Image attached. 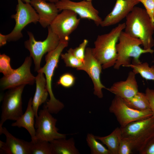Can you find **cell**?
Segmentation results:
<instances>
[{
    "label": "cell",
    "mask_w": 154,
    "mask_h": 154,
    "mask_svg": "<svg viewBox=\"0 0 154 154\" xmlns=\"http://www.w3.org/2000/svg\"><path fill=\"white\" fill-rule=\"evenodd\" d=\"M88 42V40L84 39L78 47L72 49L74 55L83 62L84 60L86 47Z\"/></svg>",
    "instance_id": "f546056e"
},
{
    "label": "cell",
    "mask_w": 154,
    "mask_h": 154,
    "mask_svg": "<svg viewBox=\"0 0 154 154\" xmlns=\"http://www.w3.org/2000/svg\"><path fill=\"white\" fill-rule=\"evenodd\" d=\"M46 1H48L50 2L54 3H56L57 2L60 0H45Z\"/></svg>",
    "instance_id": "d590c367"
},
{
    "label": "cell",
    "mask_w": 154,
    "mask_h": 154,
    "mask_svg": "<svg viewBox=\"0 0 154 154\" xmlns=\"http://www.w3.org/2000/svg\"><path fill=\"white\" fill-rule=\"evenodd\" d=\"M32 58L27 57L22 64L11 74L4 76L0 79V87L4 90L15 88L23 85L33 84L35 82V77L31 72L32 63Z\"/></svg>",
    "instance_id": "8fae6325"
},
{
    "label": "cell",
    "mask_w": 154,
    "mask_h": 154,
    "mask_svg": "<svg viewBox=\"0 0 154 154\" xmlns=\"http://www.w3.org/2000/svg\"><path fill=\"white\" fill-rule=\"evenodd\" d=\"M102 68L101 64L94 56L92 48H86L83 65L79 70L84 71L89 75L93 84L94 94L100 98L103 96L102 89L107 88L100 80Z\"/></svg>",
    "instance_id": "5bb4252c"
},
{
    "label": "cell",
    "mask_w": 154,
    "mask_h": 154,
    "mask_svg": "<svg viewBox=\"0 0 154 154\" xmlns=\"http://www.w3.org/2000/svg\"><path fill=\"white\" fill-rule=\"evenodd\" d=\"M30 154H52L50 142L40 139L30 142Z\"/></svg>",
    "instance_id": "d4e9b609"
},
{
    "label": "cell",
    "mask_w": 154,
    "mask_h": 154,
    "mask_svg": "<svg viewBox=\"0 0 154 154\" xmlns=\"http://www.w3.org/2000/svg\"><path fill=\"white\" fill-rule=\"evenodd\" d=\"M139 153L140 154H154V135Z\"/></svg>",
    "instance_id": "d6a6232c"
},
{
    "label": "cell",
    "mask_w": 154,
    "mask_h": 154,
    "mask_svg": "<svg viewBox=\"0 0 154 154\" xmlns=\"http://www.w3.org/2000/svg\"><path fill=\"white\" fill-rule=\"evenodd\" d=\"M68 41H60L56 48L46 55V64L37 71L43 73L45 76L46 86L50 98L43 107L47 108L51 114H58L64 107V104L55 97L52 92V82L54 72L57 67L60 57L64 49L68 46Z\"/></svg>",
    "instance_id": "3957f363"
},
{
    "label": "cell",
    "mask_w": 154,
    "mask_h": 154,
    "mask_svg": "<svg viewBox=\"0 0 154 154\" xmlns=\"http://www.w3.org/2000/svg\"><path fill=\"white\" fill-rule=\"evenodd\" d=\"M15 14L11 17L14 19L15 24L12 31L6 35L8 41L18 40L23 37L22 31L27 25L38 22V15L30 3H24L22 0H17Z\"/></svg>",
    "instance_id": "52a82bcc"
},
{
    "label": "cell",
    "mask_w": 154,
    "mask_h": 154,
    "mask_svg": "<svg viewBox=\"0 0 154 154\" xmlns=\"http://www.w3.org/2000/svg\"><path fill=\"white\" fill-rule=\"evenodd\" d=\"M0 135L6 137L5 142L0 141V151L6 154H30V142L16 138L5 127L0 129Z\"/></svg>",
    "instance_id": "2e32d148"
},
{
    "label": "cell",
    "mask_w": 154,
    "mask_h": 154,
    "mask_svg": "<svg viewBox=\"0 0 154 154\" xmlns=\"http://www.w3.org/2000/svg\"><path fill=\"white\" fill-rule=\"evenodd\" d=\"M84 1H86L89 2H92V0H82Z\"/></svg>",
    "instance_id": "74e56055"
},
{
    "label": "cell",
    "mask_w": 154,
    "mask_h": 154,
    "mask_svg": "<svg viewBox=\"0 0 154 154\" xmlns=\"http://www.w3.org/2000/svg\"><path fill=\"white\" fill-rule=\"evenodd\" d=\"M45 0H30V3L39 16L38 22L43 28L48 27L58 14L59 11L54 3Z\"/></svg>",
    "instance_id": "e0dca14e"
},
{
    "label": "cell",
    "mask_w": 154,
    "mask_h": 154,
    "mask_svg": "<svg viewBox=\"0 0 154 154\" xmlns=\"http://www.w3.org/2000/svg\"><path fill=\"white\" fill-rule=\"evenodd\" d=\"M72 49L70 48L65 53H62L60 56L67 67L76 68L78 70L83 65V62L77 58L73 54Z\"/></svg>",
    "instance_id": "4316f807"
},
{
    "label": "cell",
    "mask_w": 154,
    "mask_h": 154,
    "mask_svg": "<svg viewBox=\"0 0 154 154\" xmlns=\"http://www.w3.org/2000/svg\"><path fill=\"white\" fill-rule=\"evenodd\" d=\"M47 108L43 107L35 117V125L37 139L48 142L56 139L66 138V134L58 132L56 125L57 120L54 118Z\"/></svg>",
    "instance_id": "30bf717a"
},
{
    "label": "cell",
    "mask_w": 154,
    "mask_h": 154,
    "mask_svg": "<svg viewBox=\"0 0 154 154\" xmlns=\"http://www.w3.org/2000/svg\"><path fill=\"white\" fill-rule=\"evenodd\" d=\"M145 94L149 102L152 116L154 117V90L146 88Z\"/></svg>",
    "instance_id": "836d02e7"
},
{
    "label": "cell",
    "mask_w": 154,
    "mask_h": 154,
    "mask_svg": "<svg viewBox=\"0 0 154 154\" xmlns=\"http://www.w3.org/2000/svg\"><path fill=\"white\" fill-rule=\"evenodd\" d=\"M140 3L138 0H116L112 10L102 20L100 25L104 27L118 23Z\"/></svg>",
    "instance_id": "9a60e30c"
},
{
    "label": "cell",
    "mask_w": 154,
    "mask_h": 154,
    "mask_svg": "<svg viewBox=\"0 0 154 154\" xmlns=\"http://www.w3.org/2000/svg\"><path fill=\"white\" fill-rule=\"evenodd\" d=\"M10 58L6 54L0 55V72L4 76H8L13 73L15 69H13L10 64Z\"/></svg>",
    "instance_id": "83f0119b"
},
{
    "label": "cell",
    "mask_w": 154,
    "mask_h": 154,
    "mask_svg": "<svg viewBox=\"0 0 154 154\" xmlns=\"http://www.w3.org/2000/svg\"><path fill=\"white\" fill-rule=\"evenodd\" d=\"M25 3H30V0H22Z\"/></svg>",
    "instance_id": "8d00e7d4"
},
{
    "label": "cell",
    "mask_w": 154,
    "mask_h": 154,
    "mask_svg": "<svg viewBox=\"0 0 154 154\" xmlns=\"http://www.w3.org/2000/svg\"><path fill=\"white\" fill-rule=\"evenodd\" d=\"M75 81V78L72 74L66 73L60 77L57 84L64 88H69L73 85Z\"/></svg>",
    "instance_id": "f1b7e54d"
},
{
    "label": "cell",
    "mask_w": 154,
    "mask_h": 154,
    "mask_svg": "<svg viewBox=\"0 0 154 154\" xmlns=\"http://www.w3.org/2000/svg\"><path fill=\"white\" fill-rule=\"evenodd\" d=\"M126 67H130L136 74H139L143 78L147 80H154V66L149 67L147 62H135L127 65Z\"/></svg>",
    "instance_id": "cb8c5ba5"
},
{
    "label": "cell",
    "mask_w": 154,
    "mask_h": 154,
    "mask_svg": "<svg viewBox=\"0 0 154 154\" xmlns=\"http://www.w3.org/2000/svg\"><path fill=\"white\" fill-rule=\"evenodd\" d=\"M130 108L138 111L151 110L149 100L145 93L138 92L132 97L123 99Z\"/></svg>",
    "instance_id": "603a6c76"
},
{
    "label": "cell",
    "mask_w": 154,
    "mask_h": 154,
    "mask_svg": "<svg viewBox=\"0 0 154 154\" xmlns=\"http://www.w3.org/2000/svg\"><path fill=\"white\" fill-rule=\"evenodd\" d=\"M7 41L6 35L0 33V46L1 47L6 44Z\"/></svg>",
    "instance_id": "e575fe53"
},
{
    "label": "cell",
    "mask_w": 154,
    "mask_h": 154,
    "mask_svg": "<svg viewBox=\"0 0 154 154\" xmlns=\"http://www.w3.org/2000/svg\"><path fill=\"white\" fill-rule=\"evenodd\" d=\"M120 127L121 139L131 144L138 152L154 135V117L131 122Z\"/></svg>",
    "instance_id": "277c9868"
},
{
    "label": "cell",
    "mask_w": 154,
    "mask_h": 154,
    "mask_svg": "<svg viewBox=\"0 0 154 154\" xmlns=\"http://www.w3.org/2000/svg\"><path fill=\"white\" fill-rule=\"evenodd\" d=\"M135 75L133 71H130L125 80L116 82L106 89L123 99L131 98L139 91Z\"/></svg>",
    "instance_id": "ac0fdd59"
},
{
    "label": "cell",
    "mask_w": 154,
    "mask_h": 154,
    "mask_svg": "<svg viewBox=\"0 0 154 154\" xmlns=\"http://www.w3.org/2000/svg\"><path fill=\"white\" fill-rule=\"evenodd\" d=\"M52 154H79L76 147L73 138L68 139L62 138L54 140L50 142Z\"/></svg>",
    "instance_id": "44dd1931"
},
{
    "label": "cell",
    "mask_w": 154,
    "mask_h": 154,
    "mask_svg": "<svg viewBox=\"0 0 154 154\" xmlns=\"http://www.w3.org/2000/svg\"><path fill=\"white\" fill-rule=\"evenodd\" d=\"M109 110L114 115L120 127L152 116L151 110L140 111L133 109L126 104L123 99L116 96L112 101Z\"/></svg>",
    "instance_id": "9c48e42d"
},
{
    "label": "cell",
    "mask_w": 154,
    "mask_h": 154,
    "mask_svg": "<svg viewBox=\"0 0 154 154\" xmlns=\"http://www.w3.org/2000/svg\"><path fill=\"white\" fill-rule=\"evenodd\" d=\"M32 98L29 99L27 108L25 113L20 117L12 123L11 126L23 127L26 129L29 133L31 141H34L37 140L36 136V130L35 129L34 117L35 114L32 106Z\"/></svg>",
    "instance_id": "d6986e66"
},
{
    "label": "cell",
    "mask_w": 154,
    "mask_h": 154,
    "mask_svg": "<svg viewBox=\"0 0 154 154\" xmlns=\"http://www.w3.org/2000/svg\"><path fill=\"white\" fill-rule=\"evenodd\" d=\"M92 154H111L107 148L98 142L95 136L92 133L87 134L86 139Z\"/></svg>",
    "instance_id": "484cf974"
},
{
    "label": "cell",
    "mask_w": 154,
    "mask_h": 154,
    "mask_svg": "<svg viewBox=\"0 0 154 154\" xmlns=\"http://www.w3.org/2000/svg\"><path fill=\"white\" fill-rule=\"evenodd\" d=\"M138 0L143 5L152 23H154V0Z\"/></svg>",
    "instance_id": "1f68e13d"
},
{
    "label": "cell",
    "mask_w": 154,
    "mask_h": 154,
    "mask_svg": "<svg viewBox=\"0 0 154 154\" xmlns=\"http://www.w3.org/2000/svg\"><path fill=\"white\" fill-rule=\"evenodd\" d=\"M48 27V35L43 41L36 40L33 33L28 31L29 39L24 42L25 48L29 51L30 56L33 60L35 70L37 72L41 68L40 62L44 55L54 50L60 42L59 37L52 31L49 26Z\"/></svg>",
    "instance_id": "8992f818"
},
{
    "label": "cell",
    "mask_w": 154,
    "mask_h": 154,
    "mask_svg": "<svg viewBox=\"0 0 154 154\" xmlns=\"http://www.w3.org/2000/svg\"><path fill=\"white\" fill-rule=\"evenodd\" d=\"M55 3L59 11L70 10L81 18L93 21L97 26L100 25L102 21L99 15L98 11L94 7L92 2L82 0L76 2L70 0H60Z\"/></svg>",
    "instance_id": "4fadbf2b"
},
{
    "label": "cell",
    "mask_w": 154,
    "mask_h": 154,
    "mask_svg": "<svg viewBox=\"0 0 154 154\" xmlns=\"http://www.w3.org/2000/svg\"><path fill=\"white\" fill-rule=\"evenodd\" d=\"M117 43L116 48L117 58L114 68L119 69L120 67H126L132 61L139 62V58L142 54L149 53L152 54L154 50L151 49H145L141 47L142 42L139 38L134 37L123 31L121 33Z\"/></svg>",
    "instance_id": "5b68a950"
},
{
    "label": "cell",
    "mask_w": 154,
    "mask_h": 154,
    "mask_svg": "<svg viewBox=\"0 0 154 154\" xmlns=\"http://www.w3.org/2000/svg\"><path fill=\"white\" fill-rule=\"evenodd\" d=\"M25 85L9 89L5 93L1 106L0 129L7 120L16 121L23 114L22 95Z\"/></svg>",
    "instance_id": "ba28073f"
},
{
    "label": "cell",
    "mask_w": 154,
    "mask_h": 154,
    "mask_svg": "<svg viewBox=\"0 0 154 154\" xmlns=\"http://www.w3.org/2000/svg\"><path fill=\"white\" fill-rule=\"evenodd\" d=\"M73 11L65 9L58 14L49 27L59 37L60 41H67L69 36L77 27L80 19Z\"/></svg>",
    "instance_id": "7c38bea8"
},
{
    "label": "cell",
    "mask_w": 154,
    "mask_h": 154,
    "mask_svg": "<svg viewBox=\"0 0 154 154\" xmlns=\"http://www.w3.org/2000/svg\"><path fill=\"white\" fill-rule=\"evenodd\" d=\"M125 23L119 24L107 33L98 35L94 42V47L92 48V53L106 69L114 66L117 58L116 46L119 35L124 29Z\"/></svg>",
    "instance_id": "7a4b0ae2"
},
{
    "label": "cell",
    "mask_w": 154,
    "mask_h": 154,
    "mask_svg": "<svg viewBox=\"0 0 154 154\" xmlns=\"http://www.w3.org/2000/svg\"><path fill=\"white\" fill-rule=\"evenodd\" d=\"M134 151L131 143L128 141L121 139L118 151V154H131Z\"/></svg>",
    "instance_id": "4dcf8cb0"
},
{
    "label": "cell",
    "mask_w": 154,
    "mask_h": 154,
    "mask_svg": "<svg viewBox=\"0 0 154 154\" xmlns=\"http://www.w3.org/2000/svg\"><path fill=\"white\" fill-rule=\"evenodd\" d=\"M125 18L124 32L140 39L144 49H151L154 45V23L145 9L135 6Z\"/></svg>",
    "instance_id": "6da1fadb"
},
{
    "label": "cell",
    "mask_w": 154,
    "mask_h": 154,
    "mask_svg": "<svg viewBox=\"0 0 154 154\" xmlns=\"http://www.w3.org/2000/svg\"><path fill=\"white\" fill-rule=\"evenodd\" d=\"M96 139L105 145L111 154H118L121 140L120 127H117L109 135L105 136H95Z\"/></svg>",
    "instance_id": "7402d4cb"
},
{
    "label": "cell",
    "mask_w": 154,
    "mask_h": 154,
    "mask_svg": "<svg viewBox=\"0 0 154 154\" xmlns=\"http://www.w3.org/2000/svg\"><path fill=\"white\" fill-rule=\"evenodd\" d=\"M38 73L35 78V92L32 100V106L35 114V117L38 116V111L39 106L46 102L49 94L44 74L40 72Z\"/></svg>",
    "instance_id": "ffe728a7"
}]
</instances>
